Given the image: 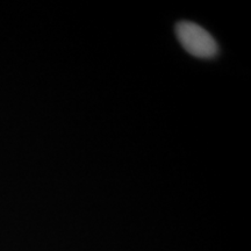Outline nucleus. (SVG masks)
I'll return each mask as SVG.
<instances>
[{
	"label": "nucleus",
	"mask_w": 251,
	"mask_h": 251,
	"mask_svg": "<svg viewBox=\"0 0 251 251\" xmlns=\"http://www.w3.org/2000/svg\"><path fill=\"white\" fill-rule=\"evenodd\" d=\"M176 35L188 54L198 58H213L219 47L214 37L205 28L191 21H180L176 26Z\"/></svg>",
	"instance_id": "obj_1"
}]
</instances>
